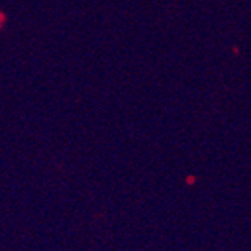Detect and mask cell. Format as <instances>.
Segmentation results:
<instances>
[{
  "instance_id": "1",
  "label": "cell",
  "mask_w": 251,
  "mask_h": 251,
  "mask_svg": "<svg viewBox=\"0 0 251 251\" xmlns=\"http://www.w3.org/2000/svg\"><path fill=\"white\" fill-rule=\"evenodd\" d=\"M5 21H6V15H5V12L0 11V30L3 29V26H5Z\"/></svg>"
}]
</instances>
